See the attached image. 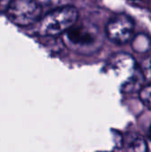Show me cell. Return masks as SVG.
<instances>
[{
    "label": "cell",
    "instance_id": "5",
    "mask_svg": "<svg viewBox=\"0 0 151 152\" xmlns=\"http://www.w3.org/2000/svg\"><path fill=\"white\" fill-rule=\"evenodd\" d=\"M128 149L133 151H147V143L143 138L136 136L131 141Z\"/></svg>",
    "mask_w": 151,
    "mask_h": 152
},
{
    "label": "cell",
    "instance_id": "7",
    "mask_svg": "<svg viewBox=\"0 0 151 152\" xmlns=\"http://www.w3.org/2000/svg\"><path fill=\"white\" fill-rule=\"evenodd\" d=\"M143 77L151 84V56L147 57L142 62Z\"/></svg>",
    "mask_w": 151,
    "mask_h": 152
},
{
    "label": "cell",
    "instance_id": "2",
    "mask_svg": "<svg viewBox=\"0 0 151 152\" xmlns=\"http://www.w3.org/2000/svg\"><path fill=\"white\" fill-rule=\"evenodd\" d=\"M6 11L14 24L28 26L39 20L42 7L38 0H12Z\"/></svg>",
    "mask_w": 151,
    "mask_h": 152
},
{
    "label": "cell",
    "instance_id": "1",
    "mask_svg": "<svg viewBox=\"0 0 151 152\" xmlns=\"http://www.w3.org/2000/svg\"><path fill=\"white\" fill-rule=\"evenodd\" d=\"M78 19L77 10L70 5L60 6L50 12L39 22L38 34L43 37H54L71 28Z\"/></svg>",
    "mask_w": 151,
    "mask_h": 152
},
{
    "label": "cell",
    "instance_id": "4",
    "mask_svg": "<svg viewBox=\"0 0 151 152\" xmlns=\"http://www.w3.org/2000/svg\"><path fill=\"white\" fill-rule=\"evenodd\" d=\"M68 40L74 45L87 46L94 43V36L85 27L76 26V24L67 31Z\"/></svg>",
    "mask_w": 151,
    "mask_h": 152
},
{
    "label": "cell",
    "instance_id": "8",
    "mask_svg": "<svg viewBox=\"0 0 151 152\" xmlns=\"http://www.w3.org/2000/svg\"><path fill=\"white\" fill-rule=\"evenodd\" d=\"M64 1L66 0H38L40 4H44L45 5H59Z\"/></svg>",
    "mask_w": 151,
    "mask_h": 152
},
{
    "label": "cell",
    "instance_id": "9",
    "mask_svg": "<svg viewBox=\"0 0 151 152\" xmlns=\"http://www.w3.org/2000/svg\"><path fill=\"white\" fill-rule=\"evenodd\" d=\"M12 0H0V11L7 10Z\"/></svg>",
    "mask_w": 151,
    "mask_h": 152
},
{
    "label": "cell",
    "instance_id": "3",
    "mask_svg": "<svg viewBox=\"0 0 151 152\" xmlns=\"http://www.w3.org/2000/svg\"><path fill=\"white\" fill-rule=\"evenodd\" d=\"M134 30V22L125 14L113 16L108 22L106 33L108 38L117 45H123L132 38Z\"/></svg>",
    "mask_w": 151,
    "mask_h": 152
},
{
    "label": "cell",
    "instance_id": "6",
    "mask_svg": "<svg viewBox=\"0 0 151 152\" xmlns=\"http://www.w3.org/2000/svg\"><path fill=\"white\" fill-rule=\"evenodd\" d=\"M140 98L147 107L151 109V84L142 89L140 93Z\"/></svg>",
    "mask_w": 151,
    "mask_h": 152
},
{
    "label": "cell",
    "instance_id": "10",
    "mask_svg": "<svg viewBox=\"0 0 151 152\" xmlns=\"http://www.w3.org/2000/svg\"><path fill=\"white\" fill-rule=\"evenodd\" d=\"M149 134H150V138L151 139V126H150V132H149Z\"/></svg>",
    "mask_w": 151,
    "mask_h": 152
}]
</instances>
